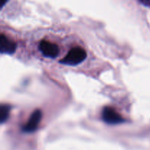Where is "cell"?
<instances>
[{"label":"cell","mask_w":150,"mask_h":150,"mask_svg":"<svg viewBox=\"0 0 150 150\" xmlns=\"http://www.w3.org/2000/svg\"><path fill=\"white\" fill-rule=\"evenodd\" d=\"M39 49L45 57L48 58H55L59 54L58 46L49 41H41L39 45Z\"/></svg>","instance_id":"cell-4"},{"label":"cell","mask_w":150,"mask_h":150,"mask_svg":"<svg viewBox=\"0 0 150 150\" xmlns=\"http://www.w3.org/2000/svg\"><path fill=\"white\" fill-rule=\"evenodd\" d=\"M16 43L1 34L0 36V51L1 54H12L16 51Z\"/></svg>","instance_id":"cell-5"},{"label":"cell","mask_w":150,"mask_h":150,"mask_svg":"<svg viewBox=\"0 0 150 150\" xmlns=\"http://www.w3.org/2000/svg\"><path fill=\"white\" fill-rule=\"evenodd\" d=\"M86 58V52L80 47H76L70 50L68 54L60 60V63L67 65H77Z\"/></svg>","instance_id":"cell-1"},{"label":"cell","mask_w":150,"mask_h":150,"mask_svg":"<svg viewBox=\"0 0 150 150\" xmlns=\"http://www.w3.org/2000/svg\"><path fill=\"white\" fill-rule=\"evenodd\" d=\"M10 106L8 105H1L0 107V122L1 123L5 122L7 120L9 117V114H10Z\"/></svg>","instance_id":"cell-6"},{"label":"cell","mask_w":150,"mask_h":150,"mask_svg":"<svg viewBox=\"0 0 150 150\" xmlns=\"http://www.w3.org/2000/svg\"><path fill=\"white\" fill-rule=\"evenodd\" d=\"M42 118V112L40 110L37 109L31 115L28 122L23 127L22 130L25 133H33L38 129V125Z\"/></svg>","instance_id":"cell-3"},{"label":"cell","mask_w":150,"mask_h":150,"mask_svg":"<svg viewBox=\"0 0 150 150\" xmlns=\"http://www.w3.org/2000/svg\"><path fill=\"white\" fill-rule=\"evenodd\" d=\"M8 1V0H1V7H2L4 4H6V2Z\"/></svg>","instance_id":"cell-8"},{"label":"cell","mask_w":150,"mask_h":150,"mask_svg":"<svg viewBox=\"0 0 150 150\" xmlns=\"http://www.w3.org/2000/svg\"><path fill=\"white\" fill-rule=\"evenodd\" d=\"M102 119L109 125H118L125 122V120L112 107L106 106L102 111Z\"/></svg>","instance_id":"cell-2"},{"label":"cell","mask_w":150,"mask_h":150,"mask_svg":"<svg viewBox=\"0 0 150 150\" xmlns=\"http://www.w3.org/2000/svg\"><path fill=\"white\" fill-rule=\"evenodd\" d=\"M141 2L145 6H150V0H141Z\"/></svg>","instance_id":"cell-7"}]
</instances>
